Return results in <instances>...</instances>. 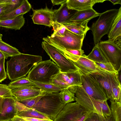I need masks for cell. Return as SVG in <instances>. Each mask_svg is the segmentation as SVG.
I'll use <instances>...</instances> for the list:
<instances>
[{"label":"cell","mask_w":121,"mask_h":121,"mask_svg":"<svg viewBox=\"0 0 121 121\" xmlns=\"http://www.w3.org/2000/svg\"><path fill=\"white\" fill-rule=\"evenodd\" d=\"M42 61L41 56L22 53L11 57L6 62L7 75L12 81L25 77L32 67Z\"/></svg>","instance_id":"obj_1"},{"label":"cell","mask_w":121,"mask_h":121,"mask_svg":"<svg viewBox=\"0 0 121 121\" xmlns=\"http://www.w3.org/2000/svg\"><path fill=\"white\" fill-rule=\"evenodd\" d=\"M66 105L63 102L59 92L46 93L32 109L46 115L53 121Z\"/></svg>","instance_id":"obj_2"},{"label":"cell","mask_w":121,"mask_h":121,"mask_svg":"<svg viewBox=\"0 0 121 121\" xmlns=\"http://www.w3.org/2000/svg\"><path fill=\"white\" fill-rule=\"evenodd\" d=\"M75 94L76 102L87 110L102 115L105 118L111 115L107 100L92 98L87 94L81 86L78 87Z\"/></svg>","instance_id":"obj_3"},{"label":"cell","mask_w":121,"mask_h":121,"mask_svg":"<svg viewBox=\"0 0 121 121\" xmlns=\"http://www.w3.org/2000/svg\"><path fill=\"white\" fill-rule=\"evenodd\" d=\"M60 72L57 65L49 60L40 62L34 66L27 77L33 82L50 83L52 77Z\"/></svg>","instance_id":"obj_4"},{"label":"cell","mask_w":121,"mask_h":121,"mask_svg":"<svg viewBox=\"0 0 121 121\" xmlns=\"http://www.w3.org/2000/svg\"><path fill=\"white\" fill-rule=\"evenodd\" d=\"M118 11V9H113L100 13L98 19L92 24L90 28L95 45L98 44L102 37L108 34Z\"/></svg>","instance_id":"obj_5"},{"label":"cell","mask_w":121,"mask_h":121,"mask_svg":"<svg viewBox=\"0 0 121 121\" xmlns=\"http://www.w3.org/2000/svg\"><path fill=\"white\" fill-rule=\"evenodd\" d=\"M57 49L70 60L78 70L84 73L104 75L110 73L100 68L95 62L88 58L85 54L81 56L74 55L60 49Z\"/></svg>","instance_id":"obj_6"},{"label":"cell","mask_w":121,"mask_h":121,"mask_svg":"<svg viewBox=\"0 0 121 121\" xmlns=\"http://www.w3.org/2000/svg\"><path fill=\"white\" fill-rule=\"evenodd\" d=\"M92 112L77 102L67 104L53 121H84Z\"/></svg>","instance_id":"obj_7"},{"label":"cell","mask_w":121,"mask_h":121,"mask_svg":"<svg viewBox=\"0 0 121 121\" xmlns=\"http://www.w3.org/2000/svg\"><path fill=\"white\" fill-rule=\"evenodd\" d=\"M85 35H79L66 29L63 37L51 35L43 38L52 42L64 48L71 50L82 49Z\"/></svg>","instance_id":"obj_8"},{"label":"cell","mask_w":121,"mask_h":121,"mask_svg":"<svg viewBox=\"0 0 121 121\" xmlns=\"http://www.w3.org/2000/svg\"><path fill=\"white\" fill-rule=\"evenodd\" d=\"M41 45L51 59L57 65L60 72H74L78 71L74 65L55 47L44 41L42 42Z\"/></svg>","instance_id":"obj_9"},{"label":"cell","mask_w":121,"mask_h":121,"mask_svg":"<svg viewBox=\"0 0 121 121\" xmlns=\"http://www.w3.org/2000/svg\"><path fill=\"white\" fill-rule=\"evenodd\" d=\"M102 53L108 62L118 72L121 69V47L114 42L109 40L100 41L98 44Z\"/></svg>","instance_id":"obj_10"},{"label":"cell","mask_w":121,"mask_h":121,"mask_svg":"<svg viewBox=\"0 0 121 121\" xmlns=\"http://www.w3.org/2000/svg\"><path fill=\"white\" fill-rule=\"evenodd\" d=\"M50 83L67 88L75 94L78 87L81 86L78 70L74 72H60L52 77Z\"/></svg>","instance_id":"obj_11"},{"label":"cell","mask_w":121,"mask_h":121,"mask_svg":"<svg viewBox=\"0 0 121 121\" xmlns=\"http://www.w3.org/2000/svg\"><path fill=\"white\" fill-rule=\"evenodd\" d=\"M78 70L81 86L87 94L95 99L107 100L103 91L95 78L90 74L84 73Z\"/></svg>","instance_id":"obj_12"},{"label":"cell","mask_w":121,"mask_h":121,"mask_svg":"<svg viewBox=\"0 0 121 121\" xmlns=\"http://www.w3.org/2000/svg\"><path fill=\"white\" fill-rule=\"evenodd\" d=\"M90 74L97 81L103 91L107 100L112 99V90L113 88L121 85L118 74L110 73L104 75L95 74Z\"/></svg>","instance_id":"obj_13"},{"label":"cell","mask_w":121,"mask_h":121,"mask_svg":"<svg viewBox=\"0 0 121 121\" xmlns=\"http://www.w3.org/2000/svg\"><path fill=\"white\" fill-rule=\"evenodd\" d=\"M33 13L31 16L34 23L35 24L52 26L53 21V11L52 8H48L47 5L45 8L38 9H32Z\"/></svg>","instance_id":"obj_14"},{"label":"cell","mask_w":121,"mask_h":121,"mask_svg":"<svg viewBox=\"0 0 121 121\" xmlns=\"http://www.w3.org/2000/svg\"><path fill=\"white\" fill-rule=\"evenodd\" d=\"M17 112L15 97L4 98L0 113V121H9L17 116Z\"/></svg>","instance_id":"obj_15"},{"label":"cell","mask_w":121,"mask_h":121,"mask_svg":"<svg viewBox=\"0 0 121 121\" xmlns=\"http://www.w3.org/2000/svg\"><path fill=\"white\" fill-rule=\"evenodd\" d=\"M11 90L13 96L18 100L33 98L44 93L36 86L19 88Z\"/></svg>","instance_id":"obj_16"},{"label":"cell","mask_w":121,"mask_h":121,"mask_svg":"<svg viewBox=\"0 0 121 121\" xmlns=\"http://www.w3.org/2000/svg\"><path fill=\"white\" fill-rule=\"evenodd\" d=\"M107 0H67V6L69 10L80 11L93 9L97 3L103 2Z\"/></svg>","instance_id":"obj_17"},{"label":"cell","mask_w":121,"mask_h":121,"mask_svg":"<svg viewBox=\"0 0 121 121\" xmlns=\"http://www.w3.org/2000/svg\"><path fill=\"white\" fill-rule=\"evenodd\" d=\"M108 39L115 42L121 40V7L108 34Z\"/></svg>","instance_id":"obj_18"},{"label":"cell","mask_w":121,"mask_h":121,"mask_svg":"<svg viewBox=\"0 0 121 121\" xmlns=\"http://www.w3.org/2000/svg\"><path fill=\"white\" fill-rule=\"evenodd\" d=\"M100 14V13L97 12L93 8L76 11L67 22H89L92 19L99 16Z\"/></svg>","instance_id":"obj_19"},{"label":"cell","mask_w":121,"mask_h":121,"mask_svg":"<svg viewBox=\"0 0 121 121\" xmlns=\"http://www.w3.org/2000/svg\"><path fill=\"white\" fill-rule=\"evenodd\" d=\"M66 2L61 5L58 9L53 10V21L62 24L66 23L75 12L68 9Z\"/></svg>","instance_id":"obj_20"},{"label":"cell","mask_w":121,"mask_h":121,"mask_svg":"<svg viewBox=\"0 0 121 121\" xmlns=\"http://www.w3.org/2000/svg\"><path fill=\"white\" fill-rule=\"evenodd\" d=\"M32 8L30 4L27 0H23L21 5L13 11L2 16L0 20L14 18L20 15L26 14Z\"/></svg>","instance_id":"obj_21"},{"label":"cell","mask_w":121,"mask_h":121,"mask_svg":"<svg viewBox=\"0 0 121 121\" xmlns=\"http://www.w3.org/2000/svg\"><path fill=\"white\" fill-rule=\"evenodd\" d=\"M88 21L82 22H69L62 24L66 29L77 34L86 35L87 32L90 30L87 25Z\"/></svg>","instance_id":"obj_22"},{"label":"cell","mask_w":121,"mask_h":121,"mask_svg":"<svg viewBox=\"0 0 121 121\" xmlns=\"http://www.w3.org/2000/svg\"><path fill=\"white\" fill-rule=\"evenodd\" d=\"M25 23V19L22 15L13 19L0 20V27L15 30H20Z\"/></svg>","instance_id":"obj_23"},{"label":"cell","mask_w":121,"mask_h":121,"mask_svg":"<svg viewBox=\"0 0 121 121\" xmlns=\"http://www.w3.org/2000/svg\"><path fill=\"white\" fill-rule=\"evenodd\" d=\"M35 86L41 91L46 93L51 94L59 92L66 88L51 83H47L37 82H33Z\"/></svg>","instance_id":"obj_24"},{"label":"cell","mask_w":121,"mask_h":121,"mask_svg":"<svg viewBox=\"0 0 121 121\" xmlns=\"http://www.w3.org/2000/svg\"><path fill=\"white\" fill-rule=\"evenodd\" d=\"M0 51L4 54L5 59L21 54L18 49L3 41H0Z\"/></svg>","instance_id":"obj_25"},{"label":"cell","mask_w":121,"mask_h":121,"mask_svg":"<svg viewBox=\"0 0 121 121\" xmlns=\"http://www.w3.org/2000/svg\"><path fill=\"white\" fill-rule=\"evenodd\" d=\"M86 57L95 62H108L100 50L98 44L95 45L91 51Z\"/></svg>","instance_id":"obj_26"},{"label":"cell","mask_w":121,"mask_h":121,"mask_svg":"<svg viewBox=\"0 0 121 121\" xmlns=\"http://www.w3.org/2000/svg\"><path fill=\"white\" fill-rule=\"evenodd\" d=\"M10 89L28 86H36L27 77H22L11 82L7 85Z\"/></svg>","instance_id":"obj_27"},{"label":"cell","mask_w":121,"mask_h":121,"mask_svg":"<svg viewBox=\"0 0 121 121\" xmlns=\"http://www.w3.org/2000/svg\"><path fill=\"white\" fill-rule=\"evenodd\" d=\"M17 116L22 118H33L51 120L47 116L33 109L18 112Z\"/></svg>","instance_id":"obj_28"},{"label":"cell","mask_w":121,"mask_h":121,"mask_svg":"<svg viewBox=\"0 0 121 121\" xmlns=\"http://www.w3.org/2000/svg\"><path fill=\"white\" fill-rule=\"evenodd\" d=\"M110 107L111 115L115 121H121V102L112 99L110 100Z\"/></svg>","instance_id":"obj_29"},{"label":"cell","mask_w":121,"mask_h":121,"mask_svg":"<svg viewBox=\"0 0 121 121\" xmlns=\"http://www.w3.org/2000/svg\"><path fill=\"white\" fill-rule=\"evenodd\" d=\"M59 93L63 102L65 104L75 100V93L67 88L63 89Z\"/></svg>","instance_id":"obj_30"},{"label":"cell","mask_w":121,"mask_h":121,"mask_svg":"<svg viewBox=\"0 0 121 121\" xmlns=\"http://www.w3.org/2000/svg\"><path fill=\"white\" fill-rule=\"evenodd\" d=\"M51 26L53 28V32L51 35L62 37L64 36L66 28L63 24L56 21H53Z\"/></svg>","instance_id":"obj_31"},{"label":"cell","mask_w":121,"mask_h":121,"mask_svg":"<svg viewBox=\"0 0 121 121\" xmlns=\"http://www.w3.org/2000/svg\"><path fill=\"white\" fill-rule=\"evenodd\" d=\"M100 68L110 73L118 74V72L115 69L112 64L109 62H95Z\"/></svg>","instance_id":"obj_32"},{"label":"cell","mask_w":121,"mask_h":121,"mask_svg":"<svg viewBox=\"0 0 121 121\" xmlns=\"http://www.w3.org/2000/svg\"><path fill=\"white\" fill-rule=\"evenodd\" d=\"M0 96L4 98L13 96L11 90L7 85L0 84Z\"/></svg>","instance_id":"obj_33"},{"label":"cell","mask_w":121,"mask_h":121,"mask_svg":"<svg viewBox=\"0 0 121 121\" xmlns=\"http://www.w3.org/2000/svg\"><path fill=\"white\" fill-rule=\"evenodd\" d=\"M121 85L114 87L112 90V99L121 102Z\"/></svg>","instance_id":"obj_34"},{"label":"cell","mask_w":121,"mask_h":121,"mask_svg":"<svg viewBox=\"0 0 121 121\" xmlns=\"http://www.w3.org/2000/svg\"><path fill=\"white\" fill-rule=\"evenodd\" d=\"M23 0H11L10 3L8 6L5 14L13 11L18 7L21 5Z\"/></svg>","instance_id":"obj_35"},{"label":"cell","mask_w":121,"mask_h":121,"mask_svg":"<svg viewBox=\"0 0 121 121\" xmlns=\"http://www.w3.org/2000/svg\"><path fill=\"white\" fill-rule=\"evenodd\" d=\"M5 59L4 58L0 60V83L7 78V74L4 68Z\"/></svg>","instance_id":"obj_36"},{"label":"cell","mask_w":121,"mask_h":121,"mask_svg":"<svg viewBox=\"0 0 121 121\" xmlns=\"http://www.w3.org/2000/svg\"><path fill=\"white\" fill-rule=\"evenodd\" d=\"M84 121H106V119L102 115L96 113L92 112Z\"/></svg>","instance_id":"obj_37"},{"label":"cell","mask_w":121,"mask_h":121,"mask_svg":"<svg viewBox=\"0 0 121 121\" xmlns=\"http://www.w3.org/2000/svg\"><path fill=\"white\" fill-rule=\"evenodd\" d=\"M11 0H0V19L1 16L5 14Z\"/></svg>","instance_id":"obj_38"},{"label":"cell","mask_w":121,"mask_h":121,"mask_svg":"<svg viewBox=\"0 0 121 121\" xmlns=\"http://www.w3.org/2000/svg\"><path fill=\"white\" fill-rule=\"evenodd\" d=\"M27 121H53L51 120H47L45 119L33 118H22Z\"/></svg>","instance_id":"obj_39"},{"label":"cell","mask_w":121,"mask_h":121,"mask_svg":"<svg viewBox=\"0 0 121 121\" xmlns=\"http://www.w3.org/2000/svg\"><path fill=\"white\" fill-rule=\"evenodd\" d=\"M67 0H51L53 6L56 5H61L66 2Z\"/></svg>","instance_id":"obj_40"},{"label":"cell","mask_w":121,"mask_h":121,"mask_svg":"<svg viewBox=\"0 0 121 121\" xmlns=\"http://www.w3.org/2000/svg\"><path fill=\"white\" fill-rule=\"evenodd\" d=\"M9 121H26L23 118L16 116Z\"/></svg>","instance_id":"obj_41"},{"label":"cell","mask_w":121,"mask_h":121,"mask_svg":"<svg viewBox=\"0 0 121 121\" xmlns=\"http://www.w3.org/2000/svg\"><path fill=\"white\" fill-rule=\"evenodd\" d=\"M111 2L114 5L119 4L121 5V0H107Z\"/></svg>","instance_id":"obj_42"},{"label":"cell","mask_w":121,"mask_h":121,"mask_svg":"<svg viewBox=\"0 0 121 121\" xmlns=\"http://www.w3.org/2000/svg\"><path fill=\"white\" fill-rule=\"evenodd\" d=\"M105 119L106 121H115L111 115L105 118Z\"/></svg>","instance_id":"obj_43"},{"label":"cell","mask_w":121,"mask_h":121,"mask_svg":"<svg viewBox=\"0 0 121 121\" xmlns=\"http://www.w3.org/2000/svg\"><path fill=\"white\" fill-rule=\"evenodd\" d=\"M4 97H2L0 98V113L1 112L2 109V104L4 99Z\"/></svg>","instance_id":"obj_44"},{"label":"cell","mask_w":121,"mask_h":121,"mask_svg":"<svg viewBox=\"0 0 121 121\" xmlns=\"http://www.w3.org/2000/svg\"><path fill=\"white\" fill-rule=\"evenodd\" d=\"M4 58H5L3 54V53L0 51V60Z\"/></svg>","instance_id":"obj_45"},{"label":"cell","mask_w":121,"mask_h":121,"mask_svg":"<svg viewBox=\"0 0 121 121\" xmlns=\"http://www.w3.org/2000/svg\"><path fill=\"white\" fill-rule=\"evenodd\" d=\"M3 35L2 34H1L0 33V41L1 40H2V37Z\"/></svg>","instance_id":"obj_46"},{"label":"cell","mask_w":121,"mask_h":121,"mask_svg":"<svg viewBox=\"0 0 121 121\" xmlns=\"http://www.w3.org/2000/svg\"><path fill=\"white\" fill-rule=\"evenodd\" d=\"M3 97L2 96H0V98H1V97Z\"/></svg>","instance_id":"obj_47"},{"label":"cell","mask_w":121,"mask_h":121,"mask_svg":"<svg viewBox=\"0 0 121 121\" xmlns=\"http://www.w3.org/2000/svg\"></svg>","instance_id":"obj_48"}]
</instances>
